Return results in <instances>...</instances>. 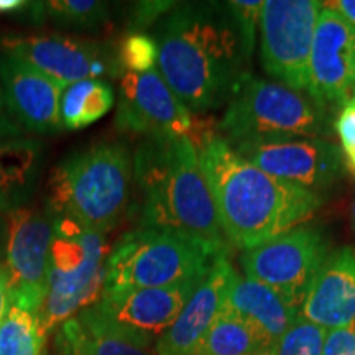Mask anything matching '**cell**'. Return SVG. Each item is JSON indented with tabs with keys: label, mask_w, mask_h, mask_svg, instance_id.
Here are the masks:
<instances>
[{
	"label": "cell",
	"mask_w": 355,
	"mask_h": 355,
	"mask_svg": "<svg viewBox=\"0 0 355 355\" xmlns=\"http://www.w3.org/2000/svg\"><path fill=\"white\" fill-rule=\"evenodd\" d=\"M157 69L189 112L227 105L248 74L241 33L227 6L186 3L159 24Z\"/></svg>",
	"instance_id": "cell-1"
},
{
	"label": "cell",
	"mask_w": 355,
	"mask_h": 355,
	"mask_svg": "<svg viewBox=\"0 0 355 355\" xmlns=\"http://www.w3.org/2000/svg\"><path fill=\"white\" fill-rule=\"evenodd\" d=\"M230 245L245 252L304 224L318 193L266 175L216 133L191 137Z\"/></svg>",
	"instance_id": "cell-2"
},
{
	"label": "cell",
	"mask_w": 355,
	"mask_h": 355,
	"mask_svg": "<svg viewBox=\"0 0 355 355\" xmlns=\"http://www.w3.org/2000/svg\"><path fill=\"white\" fill-rule=\"evenodd\" d=\"M133 180L141 193L140 227L165 229L229 255L214 198L189 137L146 139L133 155Z\"/></svg>",
	"instance_id": "cell-3"
},
{
	"label": "cell",
	"mask_w": 355,
	"mask_h": 355,
	"mask_svg": "<svg viewBox=\"0 0 355 355\" xmlns=\"http://www.w3.org/2000/svg\"><path fill=\"white\" fill-rule=\"evenodd\" d=\"M133 158L122 144H96L56 165L48 186V206L55 216L105 234L128 209Z\"/></svg>",
	"instance_id": "cell-4"
},
{
	"label": "cell",
	"mask_w": 355,
	"mask_h": 355,
	"mask_svg": "<svg viewBox=\"0 0 355 355\" xmlns=\"http://www.w3.org/2000/svg\"><path fill=\"white\" fill-rule=\"evenodd\" d=\"M327 109L308 94L277 81L252 76L242 79L219 122L220 137L230 146L272 137L331 139Z\"/></svg>",
	"instance_id": "cell-5"
},
{
	"label": "cell",
	"mask_w": 355,
	"mask_h": 355,
	"mask_svg": "<svg viewBox=\"0 0 355 355\" xmlns=\"http://www.w3.org/2000/svg\"><path fill=\"white\" fill-rule=\"evenodd\" d=\"M109 252L105 234L68 217L55 216L48 290L38 311L46 334L101 300L105 290Z\"/></svg>",
	"instance_id": "cell-6"
},
{
	"label": "cell",
	"mask_w": 355,
	"mask_h": 355,
	"mask_svg": "<svg viewBox=\"0 0 355 355\" xmlns=\"http://www.w3.org/2000/svg\"><path fill=\"white\" fill-rule=\"evenodd\" d=\"M219 255L171 230L135 227L123 234L107 257L104 291L163 288L199 279Z\"/></svg>",
	"instance_id": "cell-7"
},
{
	"label": "cell",
	"mask_w": 355,
	"mask_h": 355,
	"mask_svg": "<svg viewBox=\"0 0 355 355\" xmlns=\"http://www.w3.org/2000/svg\"><path fill=\"white\" fill-rule=\"evenodd\" d=\"M331 254L326 232L313 224L242 252V275L270 286L300 311L311 283Z\"/></svg>",
	"instance_id": "cell-8"
},
{
	"label": "cell",
	"mask_w": 355,
	"mask_h": 355,
	"mask_svg": "<svg viewBox=\"0 0 355 355\" xmlns=\"http://www.w3.org/2000/svg\"><path fill=\"white\" fill-rule=\"evenodd\" d=\"M322 2L265 0L260 19V56L265 73L308 94L309 56Z\"/></svg>",
	"instance_id": "cell-9"
},
{
	"label": "cell",
	"mask_w": 355,
	"mask_h": 355,
	"mask_svg": "<svg viewBox=\"0 0 355 355\" xmlns=\"http://www.w3.org/2000/svg\"><path fill=\"white\" fill-rule=\"evenodd\" d=\"M232 148L259 170L313 193L334 186L345 173L343 148L316 137L247 140Z\"/></svg>",
	"instance_id": "cell-10"
},
{
	"label": "cell",
	"mask_w": 355,
	"mask_h": 355,
	"mask_svg": "<svg viewBox=\"0 0 355 355\" xmlns=\"http://www.w3.org/2000/svg\"><path fill=\"white\" fill-rule=\"evenodd\" d=\"M6 248L12 304L38 314L48 290L55 214L48 204L10 212Z\"/></svg>",
	"instance_id": "cell-11"
},
{
	"label": "cell",
	"mask_w": 355,
	"mask_h": 355,
	"mask_svg": "<svg viewBox=\"0 0 355 355\" xmlns=\"http://www.w3.org/2000/svg\"><path fill=\"white\" fill-rule=\"evenodd\" d=\"M115 125L146 139H183L191 137L194 121L155 68L146 73H123Z\"/></svg>",
	"instance_id": "cell-12"
},
{
	"label": "cell",
	"mask_w": 355,
	"mask_h": 355,
	"mask_svg": "<svg viewBox=\"0 0 355 355\" xmlns=\"http://www.w3.org/2000/svg\"><path fill=\"white\" fill-rule=\"evenodd\" d=\"M355 91V26L324 7L309 56L308 96L322 107L343 105Z\"/></svg>",
	"instance_id": "cell-13"
},
{
	"label": "cell",
	"mask_w": 355,
	"mask_h": 355,
	"mask_svg": "<svg viewBox=\"0 0 355 355\" xmlns=\"http://www.w3.org/2000/svg\"><path fill=\"white\" fill-rule=\"evenodd\" d=\"M3 53L32 66L61 89L84 79H101L107 71L101 44L64 35L8 37Z\"/></svg>",
	"instance_id": "cell-14"
},
{
	"label": "cell",
	"mask_w": 355,
	"mask_h": 355,
	"mask_svg": "<svg viewBox=\"0 0 355 355\" xmlns=\"http://www.w3.org/2000/svg\"><path fill=\"white\" fill-rule=\"evenodd\" d=\"M199 279L175 286L104 291L94 306L119 326L155 345L180 316Z\"/></svg>",
	"instance_id": "cell-15"
},
{
	"label": "cell",
	"mask_w": 355,
	"mask_h": 355,
	"mask_svg": "<svg viewBox=\"0 0 355 355\" xmlns=\"http://www.w3.org/2000/svg\"><path fill=\"white\" fill-rule=\"evenodd\" d=\"M235 268L229 255H219L199 279L171 327L155 343V355H196L202 339L224 311Z\"/></svg>",
	"instance_id": "cell-16"
},
{
	"label": "cell",
	"mask_w": 355,
	"mask_h": 355,
	"mask_svg": "<svg viewBox=\"0 0 355 355\" xmlns=\"http://www.w3.org/2000/svg\"><path fill=\"white\" fill-rule=\"evenodd\" d=\"M0 87L8 114L25 132L56 133L61 89L50 78L24 61L3 53L0 56Z\"/></svg>",
	"instance_id": "cell-17"
},
{
	"label": "cell",
	"mask_w": 355,
	"mask_h": 355,
	"mask_svg": "<svg viewBox=\"0 0 355 355\" xmlns=\"http://www.w3.org/2000/svg\"><path fill=\"white\" fill-rule=\"evenodd\" d=\"M300 314L326 331L355 327V248L331 252L311 283Z\"/></svg>",
	"instance_id": "cell-18"
},
{
	"label": "cell",
	"mask_w": 355,
	"mask_h": 355,
	"mask_svg": "<svg viewBox=\"0 0 355 355\" xmlns=\"http://www.w3.org/2000/svg\"><path fill=\"white\" fill-rule=\"evenodd\" d=\"M55 355H155V350L150 340L89 306L58 327Z\"/></svg>",
	"instance_id": "cell-19"
},
{
	"label": "cell",
	"mask_w": 355,
	"mask_h": 355,
	"mask_svg": "<svg viewBox=\"0 0 355 355\" xmlns=\"http://www.w3.org/2000/svg\"><path fill=\"white\" fill-rule=\"evenodd\" d=\"M224 308L245 321L268 349L300 316V311L272 288L237 272L230 282Z\"/></svg>",
	"instance_id": "cell-20"
},
{
	"label": "cell",
	"mask_w": 355,
	"mask_h": 355,
	"mask_svg": "<svg viewBox=\"0 0 355 355\" xmlns=\"http://www.w3.org/2000/svg\"><path fill=\"white\" fill-rule=\"evenodd\" d=\"M42 144L33 139L0 141V214L25 207L38 183Z\"/></svg>",
	"instance_id": "cell-21"
},
{
	"label": "cell",
	"mask_w": 355,
	"mask_h": 355,
	"mask_svg": "<svg viewBox=\"0 0 355 355\" xmlns=\"http://www.w3.org/2000/svg\"><path fill=\"white\" fill-rule=\"evenodd\" d=\"M114 87L104 79H84L61 91L60 121L66 130L84 128L112 109Z\"/></svg>",
	"instance_id": "cell-22"
},
{
	"label": "cell",
	"mask_w": 355,
	"mask_h": 355,
	"mask_svg": "<svg viewBox=\"0 0 355 355\" xmlns=\"http://www.w3.org/2000/svg\"><path fill=\"white\" fill-rule=\"evenodd\" d=\"M268 345L245 321L224 308L196 355H266Z\"/></svg>",
	"instance_id": "cell-23"
},
{
	"label": "cell",
	"mask_w": 355,
	"mask_h": 355,
	"mask_svg": "<svg viewBox=\"0 0 355 355\" xmlns=\"http://www.w3.org/2000/svg\"><path fill=\"white\" fill-rule=\"evenodd\" d=\"M46 336L38 314L12 304L0 324V355H44Z\"/></svg>",
	"instance_id": "cell-24"
},
{
	"label": "cell",
	"mask_w": 355,
	"mask_h": 355,
	"mask_svg": "<svg viewBox=\"0 0 355 355\" xmlns=\"http://www.w3.org/2000/svg\"><path fill=\"white\" fill-rule=\"evenodd\" d=\"M43 17L68 28L89 30L105 24L109 6L99 0H51L42 2Z\"/></svg>",
	"instance_id": "cell-25"
},
{
	"label": "cell",
	"mask_w": 355,
	"mask_h": 355,
	"mask_svg": "<svg viewBox=\"0 0 355 355\" xmlns=\"http://www.w3.org/2000/svg\"><path fill=\"white\" fill-rule=\"evenodd\" d=\"M327 331L303 316L268 349L266 355H322Z\"/></svg>",
	"instance_id": "cell-26"
},
{
	"label": "cell",
	"mask_w": 355,
	"mask_h": 355,
	"mask_svg": "<svg viewBox=\"0 0 355 355\" xmlns=\"http://www.w3.org/2000/svg\"><path fill=\"white\" fill-rule=\"evenodd\" d=\"M157 42L146 33H130L117 53V63L125 69V73H146L157 68Z\"/></svg>",
	"instance_id": "cell-27"
},
{
	"label": "cell",
	"mask_w": 355,
	"mask_h": 355,
	"mask_svg": "<svg viewBox=\"0 0 355 355\" xmlns=\"http://www.w3.org/2000/svg\"><path fill=\"white\" fill-rule=\"evenodd\" d=\"M263 3L265 2H261V0H232V2H225L235 25H237L239 33H241L243 53H245L248 60L252 58L255 48Z\"/></svg>",
	"instance_id": "cell-28"
},
{
	"label": "cell",
	"mask_w": 355,
	"mask_h": 355,
	"mask_svg": "<svg viewBox=\"0 0 355 355\" xmlns=\"http://www.w3.org/2000/svg\"><path fill=\"white\" fill-rule=\"evenodd\" d=\"M334 128L339 135L340 148L345 155L355 153V94L340 105L334 122Z\"/></svg>",
	"instance_id": "cell-29"
},
{
	"label": "cell",
	"mask_w": 355,
	"mask_h": 355,
	"mask_svg": "<svg viewBox=\"0 0 355 355\" xmlns=\"http://www.w3.org/2000/svg\"><path fill=\"white\" fill-rule=\"evenodd\" d=\"M322 355H355V327L327 331Z\"/></svg>",
	"instance_id": "cell-30"
},
{
	"label": "cell",
	"mask_w": 355,
	"mask_h": 355,
	"mask_svg": "<svg viewBox=\"0 0 355 355\" xmlns=\"http://www.w3.org/2000/svg\"><path fill=\"white\" fill-rule=\"evenodd\" d=\"M25 137V130L17 123L15 119L8 114L6 105L0 107V141L20 139Z\"/></svg>",
	"instance_id": "cell-31"
},
{
	"label": "cell",
	"mask_w": 355,
	"mask_h": 355,
	"mask_svg": "<svg viewBox=\"0 0 355 355\" xmlns=\"http://www.w3.org/2000/svg\"><path fill=\"white\" fill-rule=\"evenodd\" d=\"M12 306L10 286H8V273L6 265L0 261V324L6 319L8 309Z\"/></svg>",
	"instance_id": "cell-32"
},
{
	"label": "cell",
	"mask_w": 355,
	"mask_h": 355,
	"mask_svg": "<svg viewBox=\"0 0 355 355\" xmlns=\"http://www.w3.org/2000/svg\"><path fill=\"white\" fill-rule=\"evenodd\" d=\"M324 7L339 13L345 21L355 26V0H336V2H322Z\"/></svg>",
	"instance_id": "cell-33"
},
{
	"label": "cell",
	"mask_w": 355,
	"mask_h": 355,
	"mask_svg": "<svg viewBox=\"0 0 355 355\" xmlns=\"http://www.w3.org/2000/svg\"><path fill=\"white\" fill-rule=\"evenodd\" d=\"M28 2H21V0H0V13H12L28 8Z\"/></svg>",
	"instance_id": "cell-34"
},
{
	"label": "cell",
	"mask_w": 355,
	"mask_h": 355,
	"mask_svg": "<svg viewBox=\"0 0 355 355\" xmlns=\"http://www.w3.org/2000/svg\"><path fill=\"white\" fill-rule=\"evenodd\" d=\"M7 237H8V219L6 214H0V259L6 257Z\"/></svg>",
	"instance_id": "cell-35"
},
{
	"label": "cell",
	"mask_w": 355,
	"mask_h": 355,
	"mask_svg": "<svg viewBox=\"0 0 355 355\" xmlns=\"http://www.w3.org/2000/svg\"><path fill=\"white\" fill-rule=\"evenodd\" d=\"M345 168L352 173L355 176V153H350V155H345Z\"/></svg>",
	"instance_id": "cell-36"
},
{
	"label": "cell",
	"mask_w": 355,
	"mask_h": 355,
	"mask_svg": "<svg viewBox=\"0 0 355 355\" xmlns=\"http://www.w3.org/2000/svg\"><path fill=\"white\" fill-rule=\"evenodd\" d=\"M2 105H6V102H3V96H2V87H0V107Z\"/></svg>",
	"instance_id": "cell-37"
},
{
	"label": "cell",
	"mask_w": 355,
	"mask_h": 355,
	"mask_svg": "<svg viewBox=\"0 0 355 355\" xmlns=\"http://www.w3.org/2000/svg\"><path fill=\"white\" fill-rule=\"evenodd\" d=\"M352 217H354V229H355V201H354V206H352Z\"/></svg>",
	"instance_id": "cell-38"
},
{
	"label": "cell",
	"mask_w": 355,
	"mask_h": 355,
	"mask_svg": "<svg viewBox=\"0 0 355 355\" xmlns=\"http://www.w3.org/2000/svg\"><path fill=\"white\" fill-rule=\"evenodd\" d=\"M354 94H355V91H354Z\"/></svg>",
	"instance_id": "cell-39"
}]
</instances>
